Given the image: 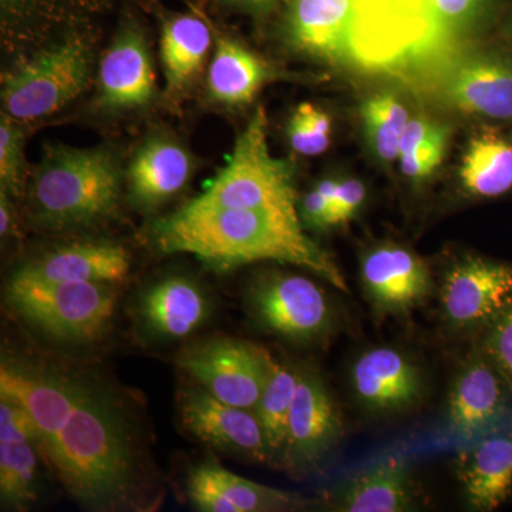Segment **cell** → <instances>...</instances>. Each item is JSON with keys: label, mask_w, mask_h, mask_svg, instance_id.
Returning <instances> with one entry per match:
<instances>
[{"label": "cell", "mask_w": 512, "mask_h": 512, "mask_svg": "<svg viewBox=\"0 0 512 512\" xmlns=\"http://www.w3.org/2000/svg\"><path fill=\"white\" fill-rule=\"evenodd\" d=\"M0 396L28 413L43 460L84 510L150 511L154 468L130 404L93 370L5 349Z\"/></svg>", "instance_id": "obj_1"}, {"label": "cell", "mask_w": 512, "mask_h": 512, "mask_svg": "<svg viewBox=\"0 0 512 512\" xmlns=\"http://www.w3.org/2000/svg\"><path fill=\"white\" fill-rule=\"evenodd\" d=\"M150 238L163 254L194 255L212 271L274 261L301 266L348 292L339 266L305 234L301 218L282 212L217 207L192 198L154 222Z\"/></svg>", "instance_id": "obj_2"}, {"label": "cell", "mask_w": 512, "mask_h": 512, "mask_svg": "<svg viewBox=\"0 0 512 512\" xmlns=\"http://www.w3.org/2000/svg\"><path fill=\"white\" fill-rule=\"evenodd\" d=\"M453 35L434 0H353L348 63L404 79L446 72Z\"/></svg>", "instance_id": "obj_3"}, {"label": "cell", "mask_w": 512, "mask_h": 512, "mask_svg": "<svg viewBox=\"0 0 512 512\" xmlns=\"http://www.w3.org/2000/svg\"><path fill=\"white\" fill-rule=\"evenodd\" d=\"M126 174L111 148L47 146L29 185L30 215L52 232L97 227L116 217Z\"/></svg>", "instance_id": "obj_4"}, {"label": "cell", "mask_w": 512, "mask_h": 512, "mask_svg": "<svg viewBox=\"0 0 512 512\" xmlns=\"http://www.w3.org/2000/svg\"><path fill=\"white\" fill-rule=\"evenodd\" d=\"M94 66L92 33L80 29L57 37L3 72V113L19 121L59 113L86 92Z\"/></svg>", "instance_id": "obj_5"}, {"label": "cell", "mask_w": 512, "mask_h": 512, "mask_svg": "<svg viewBox=\"0 0 512 512\" xmlns=\"http://www.w3.org/2000/svg\"><path fill=\"white\" fill-rule=\"evenodd\" d=\"M194 200L217 207L262 208L301 218L293 167L289 161L272 156L264 109L256 110L239 134L228 164Z\"/></svg>", "instance_id": "obj_6"}, {"label": "cell", "mask_w": 512, "mask_h": 512, "mask_svg": "<svg viewBox=\"0 0 512 512\" xmlns=\"http://www.w3.org/2000/svg\"><path fill=\"white\" fill-rule=\"evenodd\" d=\"M6 299L12 311L47 338L70 345H87L106 335L117 293L103 282L25 284L9 281Z\"/></svg>", "instance_id": "obj_7"}, {"label": "cell", "mask_w": 512, "mask_h": 512, "mask_svg": "<svg viewBox=\"0 0 512 512\" xmlns=\"http://www.w3.org/2000/svg\"><path fill=\"white\" fill-rule=\"evenodd\" d=\"M247 306L266 332L295 345H313L328 338L336 325L329 296L306 276L265 272L247 291Z\"/></svg>", "instance_id": "obj_8"}, {"label": "cell", "mask_w": 512, "mask_h": 512, "mask_svg": "<svg viewBox=\"0 0 512 512\" xmlns=\"http://www.w3.org/2000/svg\"><path fill=\"white\" fill-rule=\"evenodd\" d=\"M274 357L245 340L214 338L181 350L177 365L221 402L254 410Z\"/></svg>", "instance_id": "obj_9"}, {"label": "cell", "mask_w": 512, "mask_h": 512, "mask_svg": "<svg viewBox=\"0 0 512 512\" xmlns=\"http://www.w3.org/2000/svg\"><path fill=\"white\" fill-rule=\"evenodd\" d=\"M342 416L318 370L299 365L281 466L291 473L315 470L339 446Z\"/></svg>", "instance_id": "obj_10"}, {"label": "cell", "mask_w": 512, "mask_h": 512, "mask_svg": "<svg viewBox=\"0 0 512 512\" xmlns=\"http://www.w3.org/2000/svg\"><path fill=\"white\" fill-rule=\"evenodd\" d=\"M512 306V264L468 256L444 276L441 308L451 328L484 330Z\"/></svg>", "instance_id": "obj_11"}, {"label": "cell", "mask_w": 512, "mask_h": 512, "mask_svg": "<svg viewBox=\"0 0 512 512\" xmlns=\"http://www.w3.org/2000/svg\"><path fill=\"white\" fill-rule=\"evenodd\" d=\"M178 413L184 429L214 450L254 463H274L254 410L221 402L197 386L181 390Z\"/></svg>", "instance_id": "obj_12"}, {"label": "cell", "mask_w": 512, "mask_h": 512, "mask_svg": "<svg viewBox=\"0 0 512 512\" xmlns=\"http://www.w3.org/2000/svg\"><path fill=\"white\" fill-rule=\"evenodd\" d=\"M156 96V73L146 33L137 22L128 20L101 56L97 104L109 113H130L146 109Z\"/></svg>", "instance_id": "obj_13"}, {"label": "cell", "mask_w": 512, "mask_h": 512, "mask_svg": "<svg viewBox=\"0 0 512 512\" xmlns=\"http://www.w3.org/2000/svg\"><path fill=\"white\" fill-rule=\"evenodd\" d=\"M367 301L379 315H406L431 292L429 266L410 249L384 244L370 249L360 264Z\"/></svg>", "instance_id": "obj_14"}, {"label": "cell", "mask_w": 512, "mask_h": 512, "mask_svg": "<svg viewBox=\"0 0 512 512\" xmlns=\"http://www.w3.org/2000/svg\"><path fill=\"white\" fill-rule=\"evenodd\" d=\"M357 402L370 413L393 414L412 409L423 399L424 379L412 357L379 346L357 357L350 370Z\"/></svg>", "instance_id": "obj_15"}, {"label": "cell", "mask_w": 512, "mask_h": 512, "mask_svg": "<svg viewBox=\"0 0 512 512\" xmlns=\"http://www.w3.org/2000/svg\"><path fill=\"white\" fill-rule=\"evenodd\" d=\"M187 497L201 512H282L303 507L301 497L237 476L214 457L188 473Z\"/></svg>", "instance_id": "obj_16"}, {"label": "cell", "mask_w": 512, "mask_h": 512, "mask_svg": "<svg viewBox=\"0 0 512 512\" xmlns=\"http://www.w3.org/2000/svg\"><path fill=\"white\" fill-rule=\"evenodd\" d=\"M45 463L28 413L0 396V504L3 510L28 511L40 493Z\"/></svg>", "instance_id": "obj_17"}, {"label": "cell", "mask_w": 512, "mask_h": 512, "mask_svg": "<svg viewBox=\"0 0 512 512\" xmlns=\"http://www.w3.org/2000/svg\"><path fill=\"white\" fill-rule=\"evenodd\" d=\"M131 268L123 245L109 241H82L52 249L25 262L10 281L25 284L103 282L119 284Z\"/></svg>", "instance_id": "obj_18"}, {"label": "cell", "mask_w": 512, "mask_h": 512, "mask_svg": "<svg viewBox=\"0 0 512 512\" xmlns=\"http://www.w3.org/2000/svg\"><path fill=\"white\" fill-rule=\"evenodd\" d=\"M195 163L174 137L154 133L138 146L126 170L128 200L143 212L156 211L187 187Z\"/></svg>", "instance_id": "obj_19"}, {"label": "cell", "mask_w": 512, "mask_h": 512, "mask_svg": "<svg viewBox=\"0 0 512 512\" xmlns=\"http://www.w3.org/2000/svg\"><path fill=\"white\" fill-rule=\"evenodd\" d=\"M441 94L463 113L512 120V63L495 53H478L453 62L443 73Z\"/></svg>", "instance_id": "obj_20"}, {"label": "cell", "mask_w": 512, "mask_h": 512, "mask_svg": "<svg viewBox=\"0 0 512 512\" xmlns=\"http://www.w3.org/2000/svg\"><path fill=\"white\" fill-rule=\"evenodd\" d=\"M416 497L409 458L390 453L349 474L333 488L329 500L342 512H403L413 510Z\"/></svg>", "instance_id": "obj_21"}, {"label": "cell", "mask_w": 512, "mask_h": 512, "mask_svg": "<svg viewBox=\"0 0 512 512\" xmlns=\"http://www.w3.org/2000/svg\"><path fill=\"white\" fill-rule=\"evenodd\" d=\"M512 396L504 377L481 350L457 373L447 402L451 431L473 436L494 426L507 412Z\"/></svg>", "instance_id": "obj_22"}, {"label": "cell", "mask_w": 512, "mask_h": 512, "mask_svg": "<svg viewBox=\"0 0 512 512\" xmlns=\"http://www.w3.org/2000/svg\"><path fill=\"white\" fill-rule=\"evenodd\" d=\"M353 0H291L285 37L302 55L330 64H348Z\"/></svg>", "instance_id": "obj_23"}, {"label": "cell", "mask_w": 512, "mask_h": 512, "mask_svg": "<svg viewBox=\"0 0 512 512\" xmlns=\"http://www.w3.org/2000/svg\"><path fill=\"white\" fill-rule=\"evenodd\" d=\"M138 315L144 328L156 338L184 339L210 318L211 301L192 279L168 276L141 295Z\"/></svg>", "instance_id": "obj_24"}, {"label": "cell", "mask_w": 512, "mask_h": 512, "mask_svg": "<svg viewBox=\"0 0 512 512\" xmlns=\"http://www.w3.org/2000/svg\"><path fill=\"white\" fill-rule=\"evenodd\" d=\"M101 0H0L2 36L9 47L45 46L97 12Z\"/></svg>", "instance_id": "obj_25"}, {"label": "cell", "mask_w": 512, "mask_h": 512, "mask_svg": "<svg viewBox=\"0 0 512 512\" xmlns=\"http://www.w3.org/2000/svg\"><path fill=\"white\" fill-rule=\"evenodd\" d=\"M456 467L470 507L497 510L512 494V431H498L463 448Z\"/></svg>", "instance_id": "obj_26"}, {"label": "cell", "mask_w": 512, "mask_h": 512, "mask_svg": "<svg viewBox=\"0 0 512 512\" xmlns=\"http://www.w3.org/2000/svg\"><path fill=\"white\" fill-rule=\"evenodd\" d=\"M212 30L200 16L173 15L161 25L160 55L167 93L177 100L200 76L210 55Z\"/></svg>", "instance_id": "obj_27"}, {"label": "cell", "mask_w": 512, "mask_h": 512, "mask_svg": "<svg viewBox=\"0 0 512 512\" xmlns=\"http://www.w3.org/2000/svg\"><path fill=\"white\" fill-rule=\"evenodd\" d=\"M271 76L268 64L238 40L215 37L207 73V94L214 103L229 107L251 103Z\"/></svg>", "instance_id": "obj_28"}, {"label": "cell", "mask_w": 512, "mask_h": 512, "mask_svg": "<svg viewBox=\"0 0 512 512\" xmlns=\"http://www.w3.org/2000/svg\"><path fill=\"white\" fill-rule=\"evenodd\" d=\"M461 187L474 198L503 197L512 190V141L484 128L468 141L461 161Z\"/></svg>", "instance_id": "obj_29"}, {"label": "cell", "mask_w": 512, "mask_h": 512, "mask_svg": "<svg viewBox=\"0 0 512 512\" xmlns=\"http://www.w3.org/2000/svg\"><path fill=\"white\" fill-rule=\"evenodd\" d=\"M298 372L299 365L272 360L264 390L254 407L255 416L258 417L264 430L274 463L278 464H281L282 454H284L289 413L295 397Z\"/></svg>", "instance_id": "obj_30"}, {"label": "cell", "mask_w": 512, "mask_h": 512, "mask_svg": "<svg viewBox=\"0 0 512 512\" xmlns=\"http://www.w3.org/2000/svg\"><path fill=\"white\" fill-rule=\"evenodd\" d=\"M409 111L394 94L382 93L370 97L362 106V121L367 143L384 163L399 160L400 144Z\"/></svg>", "instance_id": "obj_31"}, {"label": "cell", "mask_w": 512, "mask_h": 512, "mask_svg": "<svg viewBox=\"0 0 512 512\" xmlns=\"http://www.w3.org/2000/svg\"><path fill=\"white\" fill-rule=\"evenodd\" d=\"M23 121L2 113L0 119V190L13 200L25 195V130Z\"/></svg>", "instance_id": "obj_32"}, {"label": "cell", "mask_w": 512, "mask_h": 512, "mask_svg": "<svg viewBox=\"0 0 512 512\" xmlns=\"http://www.w3.org/2000/svg\"><path fill=\"white\" fill-rule=\"evenodd\" d=\"M332 121L325 111L303 101L293 110L288 124L289 143L296 153L315 157L325 153L330 146Z\"/></svg>", "instance_id": "obj_33"}, {"label": "cell", "mask_w": 512, "mask_h": 512, "mask_svg": "<svg viewBox=\"0 0 512 512\" xmlns=\"http://www.w3.org/2000/svg\"><path fill=\"white\" fill-rule=\"evenodd\" d=\"M483 332L480 350L504 377L512 393V306Z\"/></svg>", "instance_id": "obj_34"}, {"label": "cell", "mask_w": 512, "mask_h": 512, "mask_svg": "<svg viewBox=\"0 0 512 512\" xmlns=\"http://www.w3.org/2000/svg\"><path fill=\"white\" fill-rule=\"evenodd\" d=\"M448 134L434 138L430 143L424 144L412 153L399 157L400 170L407 178L413 181L424 180L437 170L446 154Z\"/></svg>", "instance_id": "obj_35"}, {"label": "cell", "mask_w": 512, "mask_h": 512, "mask_svg": "<svg viewBox=\"0 0 512 512\" xmlns=\"http://www.w3.org/2000/svg\"><path fill=\"white\" fill-rule=\"evenodd\" d=\"M451 32L476 25L491 12L497 0H434Z\"/></svg>", "instance_id": "obj_36"}, {"label": "cell", "mask_w": 512, "mask_h": 512, "mask_svg": "<svg viewBox=\"0 0 512 512\" xmlns=\"http://www.w3.org/2000/svg\"><path fill=\"white\" fill-rule=\"evenodd\" d=\"M366 200V188L362 181L346 178L338 181L335 198L330 205V227L346 224L352 220Z\"/></svg>", "instance_id": "obj_37"}, {"label": "cell", "mask_w": 512, "mask_h": 512, "mask_svg": "<svg viewBox=\"0 0 512 512\" xmlns=\"http://www.w3.org/2000/svg\"><path fill=\"white\" fill-rule=\"evenodd\" d=\"M330 202L318 187L312 188L299 204V215L303 224L315 229H328L330 227Z\"/></svg>", "instance_id": "obj_38"}, {"label": "cell", "mask_w": 512, "mask_h": 512, "mask_svg": "<svg viewBox=\"0 0 512 512\" xmlns=\"http://www.w3.org/2000/svg\"><path fill=\"white\" fill-rule=\"evenodd\" d=\"M13 198L8 192L0 190V235L2 238L12 235L15 229V212H13Z\"/></svg>", "instance_id": "obj_39"}, {"label": "cell", "mask_w": 512, "mask_h": 512, "mask_svg": "<svg viewBox=\"0 0 512 512\" xmlns=\"http://www.w3.org/2000/svg\"><path fill=\"white\" fill-rule=\"evenodd\" d=\"M222 3L235 6V8L248 10H264L274 5L276 0H221Z\"/></svg>", "instance_id": "obj_40"}, {"label": "cell", "mask_w": 512, "mask_h": 512, "mask_svg": "<svg viewBox=\"0 0 512 512\" xmlns=\"http://www.w3.org/2000/svg\"><path fill=\"white\" fill-rule=\"evenodd\" d=\"M510 32H511V35H512V16H511V20H510Z\"/></svg>", "instance_id": "obj_41"}]
</instances>
